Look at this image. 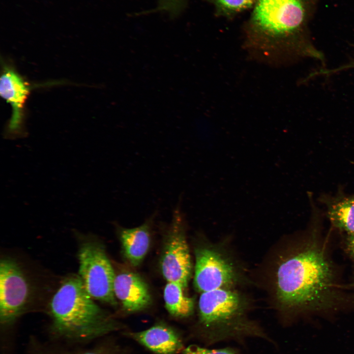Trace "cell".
<instances>
[{
  "label": "cell",
  "mask_w": 354,
  "mask_h": 354,
  "mask_svg": "<svg viewBox=\"0 0 354 354\" xmlns=\"http://www.w3.org/2000/svg\"><path fill=\"white\" fill-rule=\"evenodd\" d=\"M319 202L333 228L344 235L354 232V193L346 194L339 188L334 194L322 195Z\"/></svg>",
  "instance_id": "8fae6325"
},
{
  "label": "cell",
  "mask_w": 354,
  "mask_h": 354,
  "mask_svg": "<svg viewBox=\"0 0 354 354\" xmlns=\"http://www.w3.org/2000/svg\"><path fill=\"white\" fill-rule=\"evenodd\" d=\"M211 4L217 17L232 19L240 13L252 9L256 0H205Z\"/></svg>",
  "instance_id": "9a60e30c"
},
{
  "label": "cell",
  "mask_w": 354,
  "mask_h": 354,
  "mask_svg": "<svg viewBox=\"0 0 354 354\" xmlns=\"http://www.w3.org/2000/svg\"><path fill=\"white\" fill-rule=\"evenodd\" d=\"M78 258V276L89 295L94 300L116 305V274L102 244L94 238H86L79 245Z\"/></svg>",
  "instance_id": "5b68a950"
},
{
  "label": "cell",
  "mask_w": 354,
  "mask_h": 354,
  "mask_svg": "<svg viewBox=\"0 0 354 354\" xmlns=\"http://www.w3.org/2000/svg\"><path fill=\"white\" fill-rule=\"evenodd\" d=\"M127 335L157 354H177L183 350L177 333L164 324H157L146 330L128 332Z\"/></svg>",
  "instance_id": "7c38bea8"
},
{
  "label": "cell",
  "mask_w": 354,
  "mask_h": 354,
  "mask_svg": "<svg viewBox=\"0 0 354 354\" xmlns=\"http://www.w3.org/2000/svg\"><path fill=\"white\" fill-rule=\"evenodd\" d=\"M183 354H240L236 349L227 347L222 349H208L195 345H191L183 350Z\"/></svg>",
  "instance_id": "2e32d148"
},
{
  "label": "cell",
  "mask_w": 354,
  "mask_h": 354,
  "mask_svg": "<svg viewBox=\"0 0 354 354\" xmlns=\"http://www.w3.org/2000/svg\"><path fill=\"white\" fill-rule=\"evenodd\" d=\"M114 291L116 298L128 312L143 310L151 303L147 284L135 273L123 272L116 275Z\"/></svg>",
  "instance_id": "30bf717a"
},
{
  "label": "cell",
  "mask_w": 354,
  "mask_h": 354,
  "mask_svg": "<svg viewBox=\"0 0 354 354\" xmlns=\"http://www.w3.org/2000/svg\"><path fill=\"white\" fill-rule=\"evenodd\" d=\"M247 303L242 295L231 289L201 293L198 302L199 324L208 343L246 337L268 339L257 325L245 317Z\"/></svg>",
  "instance_id": "277c9868"
},
{
  "label": "cell",
  "mask_w": 354,
  "mask_h": 354,
  "mask_svg": "<svg viewBox=\"0 0 354 354\" xmlns=\"http://www.w3.org/2000/svg\"><path fill=\"white\" fill-rule=\"evenodd\" d=\"M150 221L133 228H120L119 237L124 255L132 266L139 265L147 254L150 241Z\"/></svg>",
  "instance_id": "4fadbf2b"
},
{
  "label": "cell",
  "mask_w": 354,
  "mask_h": 354,
  "mask_svg": "<svg viewBox=\"0 0 354 354\" xmlns=\"http://www.w3.org/2000/svg\"><path fill=\"white\" fill-rule=\"evenodd\" d=\"M238 277L233 263L216 249L204 247L196 250L194 285L198 292L231 289Z\"/></svg>",
  "instance_id": "ba28073f"
},
{
  "label": "cell",
  "mask_w": 354,
  "mask_h": 354,
  "mask_svg": "<svg viewBox=\"0 0 354 354\" xmlns=\"http://www.w3.org/2000/svg\"><path fill=\"white\" fill-rule=\"evenodd\" d=\"M310 224L300 242L282 259L275 275L279 306L291 314H323L354 306V293L346 291L323 233L324 213L313 199Z\"/></svg>",
  "instance_id": "6da1fadb"
},
{
  "label": "cell",
  "mask_w": 354,
  "mask_h": 354,
  "mask_svg": "<svg viewBox=\"0 0 354 354\" xmlns=\"http://www.w3.org/2000/svg\"><path fill=\"white\" fill-rule=\"evenodd\" d=\"M305 17L303 0H256L243 27L244 44L265 55L293 44Z\"/></svg>",
  "instance_id": "3957f363"
},
{
  "label": "cell",
  "mask_w": 354,
  "mask_h": 354,
  "mask_svg": "<svg viewBox=\"0 0 354 354\" xmlns=\"http://www.w3.org/2000/svg\"><path fill=\"white\" fill-rule=\"evenodd\" d=\"M29 88L24 80L12 68L5 66L0 79V93L12 109V116L7 125L5 138L16 139L24 137L23 110L29 93Z\"/></svg>",
  "instance_id": "9c48e42d"
},
{
  "label": "cell",
  "mask_w": 354,
  "mask_h": 354,
  "mask_svg": "<svg viewBox=\"0 0 354 354\" xmlns=\"http://www.w3.org/2000/svg\"><path fill=\"white\" fill-rule=\"evenodd\" d=\"M351 286L354 288V282L351 283Z\"/></svg>",
  "instance_id": "ffe728a7"
},
{
  "label": "cell",
  "mask_w": 354,
  "mask_h": 354,
  "mask_svg": "<svg viewBox=\"0 0 354 354\" xmlns=\"http://www.w3.org/2000/svg\"><path fill=\"white\" fill-rule=\"evenodd\" d=\"M30 282L22 267L14 259L0 261V322L8 325L26 310L31 298Z\"/></svg>",
  "instance_id": "8992f818"
},
{
  "label": "cell",
  "mask_w": 354,
  "mask_h": 354,
  "mask_svg": "<svg viewBox=\"0 0 354 354\" xmlns=\"http://www.w3.org/2000/svg\"><path fill=\"white\" fill-rule=\"evenodd\" d=\"M80 354H119L118 353L110 352L106 350H97L85 352Z\"/></svg>",
  "instance_id": "ac0fdd59"
},
{
  "label": "cell",
  "mask_w": 354,
  "mask_h": 354,
  "mask_svg": "<svg viewBox=\"0 0 354 354\" xmlns=\"http://www.w3.org/2000/svg\"><path fill=\"white\" fill-rule=\"evenodd\" d=\"M185 289L179 284L168 282L163 293L165 307L168 312L177 318H186L194 311V300L184 294Z\"/></svg>",
  "instance_id": "5bb4252c"
},
{
  "label": "cell",
  "mask_w": 354,
  "mask_h": 354,
  "mask_svg": "<svg viewBox=\"0 0 354 354\" xmlns=\"http://www.w3.org/2000/svg\"><path fill=\"white\" fill-rule=\"evenodd\" d=\"M49 311L53 329L69 338H94L121 326L94 301L78 275L64 279L49 303Z\"/></svg>",
  "instance_id": "7a4b0ae2"
},
{
  "label": "cell",
  "mask_w": 354,
  "mask_h": 354,
  "mask_svg": "<svg viewBox=\"0 0 354 354\" xmlns=\"http://www.w3.org/2000/svg\"><path fill=\"white\" fill-rule=\"evenodd\" d=\"M344 248L345 252L354 263V232L344 235Z\"/></svg>",
  "instance_id": "e0dca14e"
},
{
  "label": "cell",
  "mask_w": 354,
  "mask_h": 354,
  "mask_svg": "<svg viewBox=\"0 0 354 354\" xmlns=\"http://www.w3.org/2000/svg\"><path fill=\"white\" fill-rule=\"evenodd\" d=\"M354 68V63H350V64H347V65H344V66H342V67H339V68H337V69H335L332 70L331 72H334V71H338V70H340L344 69H346V68Z\"/></svg>",
  "instance_id": "d6986e66"
},
{
  "label": "cell",
  "mask_w": 354,
  "mask_h": 354,
  "mask_svg": "<svg viewBox=\"0 0 354 354\" xmlns=\"http://www.w3.org/2000/svg\"><path fill=\"white\" fill-rule=\"evenodd\" d=\"M167 232L160 260L161 271L167 282L178 283L185 289L191 276L192 266L183 217L178 207L174 212Z\"/></svg>",
  "instance_id": "52a82bcc"
}]
</instances>
